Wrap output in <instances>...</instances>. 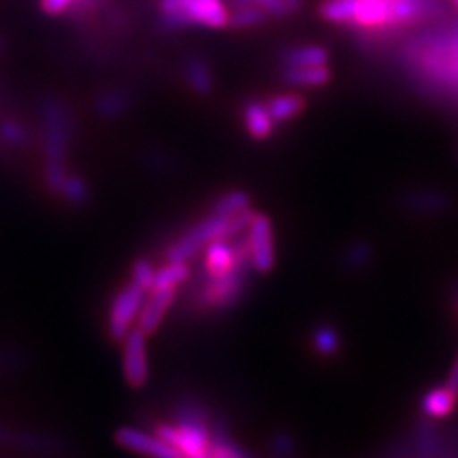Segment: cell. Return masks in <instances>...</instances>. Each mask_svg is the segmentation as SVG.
<instances>
[{"mask_svg":"<svg viewBox=\"0 0 458 458\" xmlns=\"http://www.w3.org/2000/svg\"><path fill=\"white\" fill-rule=\"evenodd\" d=\"M42 117H45V155H47V188L60 195L62 185L67 178L65 157L71 138V117L67 107L57 98H48L42 106Z\"/></svg>","mask_w":458,"mask_h":458,"instance_id":"cell-1","label":"cell"},{"mask_svg":"<svg viewBox=\"0 0 458 458\" xmlns=\"http://www.w3.org/2000/svg\"><path fill=\"white\" fill-rule=\"evenodd\" d=\"M155 434L178 449L185 458H210L214 434L203 414L195 409H185L174 424H157Z\"/></svg>","mask_w":458,"mask_h":458,"instance_id":"cell-2","label":"cell"},{"mask_svg":"<svg viewBox=\"0 0 458 458\" xmlns=\"http://www.w3.org/2000/svg\"><path fill=\"white\" fill-rule=\"evenodd\" d=\"M229 218L210 214L205 220L193 225L188 233H183L166 252L170 262H190L199 250H203L210 241L227 239Z\"/></svg>","mask_w":458,"mask_h":458,"instance_id":"cell-3","label":"cell"},{"mask_svg":"<svg viewBox=\"0 0 458 458\" xmlns=\"http://www.w3.org/2000/svg\"><path fill=\"white\" fill-rule=\"evenodd\" d=\"M148 293L141 291L138 284L132 281L124 284L123 289L113 298L109 308V321H107V333L114 342H123L126 335L132 331L134 323L138 321L140 310L146 302Z\"/></svg>","mask_w":458,"mask_h":458,"instance_id":"cell-4","label":"cell"},{"mask_svg":"<svg viewBox=\"0 0 458 458\" xmlns=\"http://www.w3.org/2000/svg\"><path fill=\"white\" fill-rule=\"evenodd\" d=\"M247 247L250 266L258 274H269L276 266V245H274V224L267 214L254 212L249 225Z\"/></svg>","mask_w":458,"mask_h":458,"instance_id":"cell-5","label":"cell"},{"mask_svg":"<svg viewBox=\"0 0 458 458\" xmlns=\"http://www.w3.org/2000/svg\"><path fill=\"white\" fill-rule=\"evenodd\" d=\"M123 344V375L131 388H143L149 380L148 335L134 327Z\"/></svg>","mask_w":458,"mask_h":458,"instance_id":"cell-6","label":"cell"},{"mask_svg":"<svg viewBox=\"0 0 458 458\" xmlns=\"http://www.w3.org/2000/svg\"><path fill=\"white\" fill-rule=\"evenodd\" d=\"M114 441H117L123 449L148 458H185L163 437L157 434L143 432V429L132 426L119 428L117 434H114Z\"/></svg>","mask_w":458,"mask_h":458,"instance_id":"cell-7","label":"cell"},{"mask_svg":"<svg viewBox=\"0 0 458 458\" xmlns=\"http://www.w3.org/2000/svg\"><path fill=\"white\" fill-rule=\"evenodd\" d=\"M182 23L224 29L229 25V8L224 0H190L182 12Z\"/></svg>","mask_w":458,"mask_h":458,"instance_id":"cell-8","label":"cell"},{"mask_svg":"<svg viewBox=\"0 0 458 458\" xmlns=\"http://www.w3.org/2000/svg\"><path fill=\"white\" fill-rule=\"evenodd\" d=\"M245 276L247 267H241L225 277L212 279L207 291L203 293V304L210 310H218L237 302L239 296L242 294V289H245Z\"/></svg>","mask_w":458,"mask_h":458,"instance_id":"cell-9","label":"cell"},{"mask_svg":"<svg viewBox=\"0 0 458 458\" xmlns=\"http://www.w3.org/2000/svg\"><path fill=\"white\" fill-rule=\"evenodd\" d=\"M178 289H161L151 291V294L143 302L138 315V328L146 335H153L161 327L166 311L174 304Z\"/></svg>","mask_w":458,"mask_h":458,"instance_id":"cell-10","label":"cell"},{"mask_svg":"<svg viewBox=\"0 0 458 458\" xmlns=\"http://www.w3.org/2000/svg\"><path fill=\"white\" fill-rule=\"evenodd\" d=\"M363 29H392L390 0H355L353 21Z\"/></svg>","mask_w":458,"mask_h":458,"instance_id":"cell-11","label":"cell"},{"mask_svg":"<svg viewBox=\"0 0 458 458\" xmlns=\"http://www.w3.org/2000/svg\"><path fill=\"white\" fill-rule=\"evenodd\" d=\"M458 403V394H454L449 386H437L429 392L424 394L420 407L422 412L432 419H445L456 409Z\"/></svg>","mask_w":458,"mask_h":458,"instance_id":"cell-12","label":"cell"},{"mask_svg":"<svg viewBox=\"0 0 458 458\" xmlns=\"http://www.w3.org/2000/svg\"><path fill=\"white\" fill-rule=\"evenodd\" d=\"M242 121H245L247 132L254 140H267L276 132V123L271 119L266 104L249 102L245 109H242Z\"/></svg>","mask_w":458,"mask_h":458,"instance_id":"cell-13","label":"cell"},{"mask_svg":"<svg viewBox=\"0 0 458 458\" xmlns=\"http://www.w3.org/2000/svg\"><path fill=\"white\" fill-rule=\"evenodd\" d=\"M283 79L294 86H310V89H318V86H325L328 81H331L333 73L327 65H313V67L284 65Z\"/></svg>","mask_w":458,"mask_h":458,"instance_id":"cell-14","label":"cell"},{"mask_svg":"<svg viewBox=\"0 0 458 458\" xmlns=\"http://www.w3.org/2000/svg\"><path fill=\"white\" fill-rule=\"evenodd\" d=\"M266 106L274 123L283 124L298 117V114L306 109V99L300 94H281L271 98Z\"/></svg>","mask_w":458,"mask_h":458,"instance_id":"cell-15","label":"cell"},{"mask_svg":"<svg viewBox=\"0 0 458 458\" xmlns=\"http://www.w3.org/2000/svg\"><path fill=\"white\" fill-rule=\"evenodd\" d=\"M331 55H328V50H325L323 47H298V48H291L283 55L284 65L291 67H313V65H327Z\"/></svg>","mask_w":458,"mask_h":458,"instance_id":"cell-16","label":"cell"},{"mask_svg":"<svg viewBox=\"0 0 458 458\" xmlns=\"http://www.w3.org/2000/svg\"><path fill=\"white\" fill-rule=\"evenodd\" d=\"M190 267L188 262H168L161 269H157L155 274V286L153 291L161 289H178V286L188 281Z\"/></svg>","mask_w":458,"mask_h":458,"instance_id":"cell-17","label":"cell"},{"mask_svg":"<svg viewBox=\"0 0 458 458\" xmlns=\"http://www.w3.org/2000/svg\"><path fill=\"white\" fill-rule=\"evenodd\" d=\"M249 208H250V195L247 191L235 190L222 195L216 203H214L212 214H216V216H222V218H232Z\"/></svg>","mask_w":458,"mask_h":458,"instance_id":"cell-18","label":"cell"},{"mask_svg":"<svg viewBox=\"0 0 458 458\" xmlns=\"http://www.w3.org/2000/svg\"><path fill=\"white\" fill-rule=\"evenodd\" d=\"M319 13L323 20L336 25L352 23L355 13V0H327Z\"/></svg>","mask_w":458,"mask_h":458,"instance_id":"cell-19","label":"cell"},{"mask_svg":"<svg viewBox=\"0 0 458 458\" xmlns=\"http://www.w3.org/2000/svg\"><path fill=\"white\" fill-rule=\"evenodd\" d=\"M60 197L71 207H82V205L89 203V199H90L89 183H86L77 174H67V178H65V182L62 185Z\"/></svg>","mask_w":458,"mask_h":458,"instance_id":"cell-20","label":"cell"},{"mask_svg":"<svg viewBox=\"0 0 458 458\" xmlns=\"http://www.w3.org/2000/svg\"><path fill=\"white\" fill-rule=\"evenodd\" d=\"M311 344L315 352L323 357H333L340 350V335L335 327L321 325L313 331L311 335Z\"/></svg>","mask_w":458,"mask_h":458,"instance_id":"cell-21","label":"cell"},{"mask_svg":"<svg viewBox=\"0 0 458 458\" xmlns=\"http://www.w3.org/2000/svg\"><path fill=\"white\" fill-rule=\"evenodd\" d=\"M185 81L197 94H208L214 86L208 65L200 60H191L185 65Z\"/></svg>","mask_w":458,"mask_h":458,"instance_id":"cell-22","label":"cell"},{"mask_svg":"<svg viewBox=\"0 0 458 458\" xmlns=\"http://www.w3.org/2000/svg\"><path fill=\"white\" fill-rule=\"evenodd\" d=\"M267 16L269 13L254 3V4L235 8L233 12H229V27H233V29L256 27V25L264 23Z\"/></svg>","mask_w":458,"mask_h":458,"instance_id":"cell-23","label":"cell"},{"mask_svg":"<svg viewBox=\"0 0 458 458\" xmlns=\"http://www.w3.org/2000/svg\"><path fill=\"white\" fill-rule=\"evenodd\" d=\"M210 458H252V456L227 436L214 434L212 445H210Z\"/></svg>","mask_w":458,"mask_h":458,"instance_id":"cell-24","label":"cell"},{"mask_svg":"<svg viewBox=\"0 0 458 458\" xmlns=\"http://www.w3.org/2000/svg\"><path fill=\"white\" fill-rule=\"evenodd\" d=\"M0 140L10 148H25L29 143L27 128L21 123L12 119L0 121Z\"/></svg>","mask_w":458,"mask_h":458,"instance_id":"cell-25","label":"cell"},{"mask_svg":"<svg viewBox=\"0 0 458 458\" xmlns=\"http://www.w3.org/2000/svg\"><path fill=\"white\" fill-rule=\"evenodd\" d=\"M155 274H157V269L153 267L151 260H148V258H140V260H136L132 266V271H131L132 279L131 281L134 284H138L141 291H146L149 294L155 286Z\"/></svg>","mask_w":458,"mask_h":458,"instance_id":"cell-26","label":"cell"},{"mask_svg":"<svg viewBox=\"0 0 458 458\" xmlns=\"http://www.w3.org/2000/svg\"><path fill=\"white\" fill-rule=\"evenodd\" d=\"M190 0H159V12L168 29H183L182 12Z\"/></svg>","mask_w":458,"mask_h":458,"instance_id":"cell-27","label":"cell"},{"mask_svg":"<svg viewBox=\"0 0 458 458\" xmlns=\"http://www.w3.org/2000/svg\"><path fill=\"white\" fill-rule=\"evenodd\" d=\"M254 3L264 8L269 16H277V18H286L291 16V13L294 12L293 6L286 3V0H254Z\"/></svg>","mask_w":458,"mask_h":458,"instance_id":"cell-28","label":"cell"},{"mask_svg":"<svg viewBox=\"0 0 458 458\" xmlns=\"http://www.w3.org/2000/svg\"><path fill=\"white\" fill-rule=\"evenodd\" d=\"M79 0H40V8L48 16H62L71 6L77 4ZM92 3V0H84V4Z\"/></svg>","mask_w":458,"mask_h":458,"instance_id":"cell-29","label":"cell"},{"mask_svg":"<svg viewBox=\"0 0 458 458\" xmlns=\"http://www.w3.org/2000/svg\"><path fill=\"white\" fill-rule=\"evenodd\" d=\"M124 107V102L121 96H114V94H107L98 102V111L104 114V117H114V114H119Z\"/></svg>","mask_w":458,"mask_h":458,"instance_id":"cell-30","label":"cell"},{"mask_svg":"<svg viewBox=\"0 0 458 458\" xmlns=\"http://www.w3.org/2000/svg\"><path fill=\"white\" fill-rule=\"evenodd\" d=\"M274 453L279 458H291L294 454V441L291 439V436L286 434H279L274 439Z\"/></svg>","mask_w":458,"mask_h":458,"instance_id":"cell-31","label":"cell"},{"mask_svg":"<svg viewBox=\"0 0 458 458\" xmlns=\"http://www.w3.org/2000/svg\"><path fill=\"white\" fill-rule=\"evenodd\" d=\"M367 250H369V247H353L348 256L350 266H355V262H361V266H365V262L369 260Z\"/></svg>","mask_w":458,"mask_h":458,"instance_id":"cell-32","label":"cell"},{"mask_svg":"<svg viewBox=\"0 0 458 458\" xmlns=\"http://www.w3.org/2000/svg\"><path fill=\"white\" fill-rule=\"evenodd\" d=\"M447 386H449V388H451L454 394H458V357H456V361H454V365H453V369H451V372H449Z\"/></svg>","mask_w":458,"mask_h":458,"instance_id":"cell-33","label":"cell"},{"mask_svg":"<svg viewBox=\"0 0 458 458\" xmlns=\"http://www.w3.org/2000/svg\"><path fill=\"white\" fill-rule=\"evenodd\" d=\"M286 3H289V4L293 6V10H298L300 4H302V0H286Z\"/></svg>","mask_w":458,"mask_h":458,"instance_id":"cell-34","label":"cell"},{"mask_svg":"<svg viewBox=\"0 0 458 458\" xmlns=\"http://www.w3.org/2000/svg\"><path fill=\"white\" fill-rule=\"evenodd\" d=\"M453 3H454V6H456V10H458V0H453Z\"/></svg>","mask_w":458,"mask_h":458,"instance_id":"cell-35","label":"cell"}]
</instances>
